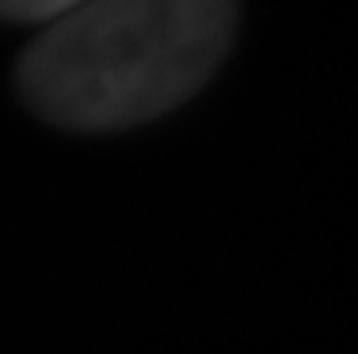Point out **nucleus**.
Segmentation results:
<instances>
[{"label": "nucleus", "instance_id": "obj_1", "mask_svg": "<svg viewBox=\"0 0 358 354\" xmlns=\"http://www.w3.org/2000/svg\"><path fill=\"white\" fill-rule=\"evenodd\" d=\"M236 0H88L15 61L20 99L62 130H126L191 99L221 65Z\"/></svg>", "mask_w": 358, "mask_h": 354}, {"label": "nucleus", "instance_id": "obj_2", "mask_svg": "<svg viewBox=\"0 0 358 354\" xmlns=\"http://www.w3.org/2000/svg\"><path fill=\"white\" fill-rule=\"evenodd\" d=\"M88 0H0V20L8 23H57Z\"/></svg>", "mask_w": 358, "mask_h": 354}]
</instances>
